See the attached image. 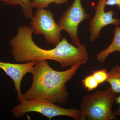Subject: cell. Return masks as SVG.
<instances>
[{"mask_svg":"<svg viewBox=\"0 0 120 120\" xmlns=\"http://www.w3.org/2000/svg\"><path fill=\"white\" fill-rule=\"evenodd\" d=\"M106 5L114 6L116 5L120 11V0H107Z\"/></svg>","mask_w":120,"mask_h":120,"instance_id":"obj_15","label":"cell"},{"mask_svg":"<svg viewBox=\"0 0 120 120\" xmlns=\"http://www.w3.org/2000/svg\"><path fill=\"white\" fill-rule=\"evenodd\" d=\"M69 0H32L33 8L37 9L47 8L49 4L54 3L56 5H60L68 2Z\"/></svg>","mask_w":120,"mask_h":120,"instance_id":"obj_12","label":"cell"},{"mask_svg":"<svg viewBox=\"0 0 120 120\" xmlns=\"http://www.w3.org/2000/svg\"><path fill=\"white\" fill-rule=\"evenodd\" d=\"M117 94L109 86L103 90L85 95L80 105L82 120H116L117 116L112 107Z\"/></svg>","mask_w":120,"mask_h":120,"instance_id":"obj_3","label":"cell"},{"mask_svg":"<svg viewBox=\"0 0 120 120\" xmlns=\"http://www.w3.org/2000/svg\"><path fill=\"white\" fill-rule=\"evenodd\" d=\"M32 34L30 27L20 26L16 35L9 41L12 53L16 62L50 60L58 62L64 68L82 64L85 60L86 52L82 46H75L64 38L54 49H44L35 44Z\"/></svg>","mask_w":120,"mask_h":120,"instance_id":"obj_1","label":"cell"},{"mask_svg":"<svg viewBox=\"0 0 120 120\" xmlns=\"http://www.w3.org/2000/svg\"><path fill=\"white\" fill-rule=\"evenodd\" d=\"M82 82L85 88L90 91L96 89L99 85L92 74L86 76Z\"/></svg>","mask_w":120,"mask_h":120,"instance_id":"obj_13","label":"cell"},{"mask_svg":"<svg viewBox=\"0 0 120 120\" xmlns=\"http://www.w3.org/2000/svg\"><path fill=\"white\" fill-rule=\"evenodd\" d=\"M36 62L30 61L22 64H15L0 61V68L4 71L14 82L19 103L24 101L21 90L22 79L27 73L32 74Z\"/></svg>","mask_w":120,"mask_h":120,"instance_id":"obj_8","label":"cell"},{"mask_svg":"<svg viewBox=\"0 0 120 120\" xmlns=\"http://www.w3.org/2000/svg\"><path fill=\"white\" fill-rule=\"evenodd\" d=\"M112 68L114 70H115L116 71L120 73V67L119 65H116Z\"/></svg>","mask_w":120,"mask_h":120,"instance_id":"obj_17","label":"cell"},{"mask_svg":"<svg viewBox=\"0 0 120 120\" xmlns=\"http://www.w3.org/2000/svg\"><path fill=\"white\" fill-rule=\"evenodd\" d=\"M92 74L99 84L106 82L108 77V71L106 69L93 71Z\"/></svg>","mask_w":120,"mask_h":120,"instance_id":"obj_14","label":"cell"},{"mask_svg":"<svg viewBox=\"0 0 120 120\" xmlns=\"http://www.w3.org/2000/svg\"><path fill=\"white\" fill-rule=\"evenodd\" d=\"M31 19L33 34L43 35L47 43L54 46L60 43L62 39L61 30L55 22L52 11L45 8L37 9Z\"/></svg>","mask_w":120,"mask_h":120,"instance_id":"obj_5","label":"cell"},{"mask_svg":"<svg viewBox=\"0 0 120 120\" xmlns=\"http://www.w3.org/2000/svg\"><path fill=\"white\" fill-rule=\"evenodd\" d=\"M0 1L8 6L19 5L22 7L24 15L26 18L31 19L33 17L34 8L31 0H0Z\"/></svg>","mask_w":120,"mask_h":120,"instance_id":"obj_10","label":"cell"},{"mask_svg":"<svg viewBox=\"0 0 120 120\" xmlns=\"http://www.w3.org/2000/svg\"><path fill=\"white\" fill-rule=\"evenodd\" d=\"M108 77L106 82L110 85L112 90L117 94L120 93V73L112 68L108 72Z\"/></svg>","mask_w":120,"mask_h":120,"instance_id":"obj_11","label":"cell"},{"mask_svg":"<svg viewBox=\"0 0 120 120\" xmlns=\"http://www.w3.org/2000/svg\"><path fill=\"white\" fill-rule=\"evenodd\" d=\"M116 102L119 105V108L118 109L116 110L115 112L117 116H120V95L117 97L116 99Z\"/></svg>","mask_w":120,"mask_h":120,"instance_id":"obj_16","label":"cell"},{"mask_svg":"<svg viewBox=\"0 0 120 120\" xmlns=\"http://www.w3.org/2000/svg\"><path fill=\"white\" fill-rule=\"evenodd\" d=\"M115 52H120V27L116 26L114 29V37L111 44L106 49L97 54V61L104 63L108 56Z\"/></svg>","mask_w":120,"mask_h":120,"instance_id":"obj_9","label":"cell"},{"mask_svg":"<svg viewBox=\"0 0 120 120\" xmlns=\"http://www.w3.org/2000/svg\"><path fill=\"white\" fill-rule=\"evenodd\" d=\"M90 17V15L86 13L82 6L81 0H75L64 12L57 23L61 31L68 34L72 45L78 47L81 45L78 34V26Z\"/></svg>","mask_w":120,"mask_h":120,"instance_id":"obj_6","label":"cell"},{"mask_svg":"<svg viewBox=\"0 0 120 120\" xmlns=\"http://www.w3.org/2000/svg\"><path fill=\"white\" fill-rule=\"evenodd\" d=\"M12 116L15 118L22 117L27 113L35 112L41 114L49 120L59 116L70 117L75 120H82L80 109H67L49 101L31 99L25 100L11 110Z\"/></svg>","mask_w":120,"mask_h":120,"instance_id":"obj_4","label":"cell"},{"mask_svg":"<svg viewBox=\"0 0 120 120\" xmlns=\"http://www.w3.org/2000/svg\"><path fill=\"white\" fill-rule=\"evenodd\" d=\"M82 65L77 64L64 71H57L50 66L47 60L36 62L32 73V82L23 96L24 100L39 99L65 105L69 96L66 84Z\"/></svg>","mask_w":120,"mask_h":120,"instance_id":"obj_2","label":"cell"},{"mask_svg":"<svg viewBox=\"0 0 120 120\" xmlns=\"http://www.w3.org/2000/svg\"><path fill=\"white\" fill-rule=\"evenodd\" d=\"M107 0H98L95 8V13L94 18L90 21L88 31L90 33L89 39L90 42H94L99 38L100 31L102 28L108 25L113 24L119 26L120 19L113 18L115 14L114 11H105Z\"/></svg>","mask_w":120,"mask_h":120,"instance_id":"obj_7","label":"cell"}]
</instances>
